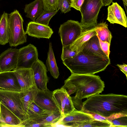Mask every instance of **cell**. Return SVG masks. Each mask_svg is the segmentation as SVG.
<instances>
[{"label": "cell", "mask_w": 127, "mask_h": 127, "mask_svg": "<svg viewBox=\"0 0 127 127\" xmlns=\"http://www.w3.org/2000/svg\"><path fill=\"white\" fill-rule=\"evenodd\" d=\"M81 111L90 114H96L106 118L113 116L127 115V96L113 94H95L83 102Z\"/></svg>", "instance_id": "1"}, {"label": "cell", "mask_w": 127, "mask_h": 127, "mask_svg": "<svg viewBox=\"0 0 127 127\" xmlns=\"http://www.w3.org/2000/svg\"><path fill=\"white\" fill-rule=\"evenodd\" d=\"M70 81L72 88L71 96L73 105L81 111L83 102L82 100L94 95L99 94L105 87L104 82L98 76L94 74H71L66 80Z\"/></svg>", "instance_id": "2"}, {"label": "cell", "mask_w": 127, "mask_h": 127, "mask_svg": "<svg viewBox=\"0 0 127 127\" xmlns=\"http://www.w3.org/2000/svg\"><path fill=\"white\" fill-rule=\"evenodd\" d=\"M63 63L71 74H94L104 71L110 62V59H105L81 51Z\"/></svg>", "instance_id": "3"}, {"label": "cell", "mask_w": 127, "mask_h": 127, "mask_svg": "<svg viewBox=\"0 0 127 127\" xmlns=\"http://www.w3.org/2000/svg\"><path fill=\"white\" fill-rule=\"evenodd\" d=\"M23 20L16 10L8 15L9 36L8 43L11 47H16L27 41L26 34L24 30Z\"/></svg>", "instance_id": "4"}, {"label": "cell", "mask_w": 127, "mask_h": 127, "mask_svg": "<svg viewBox=\"0 0 127 127\" xmlns=\"http://www.w3.org/2000/svg\"><path fill=\"white\" fill-rule=\"evenodd\" d=\"M22 93L0 89V102L22 121L29 119L21 99Z\"/></svg>", "instance_id": "5"}, {"label": "cell", "mask_w": 127, "mask_h": 127, "mask_svg": "<svg viewBox=\"0 0 127 127\" xmlns=\"http://www.w3.org/2000/svg\"><path fill=\"white\" fill-rule=\"evenodd\" d=\"M104 6L102 0H84L80 11L82 16L80 24L85 29L94 27L97 24L98 13Z\"/></svg>", "instance_id": "6"}, {"label": "cell", "mask_w": 127, "mask_h": 127, "mask_svg": "<svg viewBox=\"0 0 127 127\" xmlns=\"http://www.w3.org/2000/svg\"><path fill=\"white\" fill-rule=\"evenodd\" d=\"M83 29L78 21L69 20L61 24L59 30L63 47L71 44Z\"/></svg>", "instance_id": "7"}, {"label": "cell", "mask_w": 127, "mask_h": 127, "mask_svg": "<svg viewBox=\"0 0 127 127\" xmlns=\"http://www.w3.org/2000/svg\"><path fill=\"white\" fill-rule=\"evenodd\" d=\"M38 57L37 49L33 45L30 44L21 48L19 49L17 66L15 69L31 68L38 60Z\"/></svg>", "instance_id": "8"}, {"label": "cell", "mask_w": 127, "mask_h": 127, "mask_svg": "<svg viewBox=\"0 0 127 127\" xmlns=\"http://www.w3.org/2000/svg\"><path fill=\"white\" fill-rule=\"evenodd\" d=\"M34 101L46 112H60L53 97V92L48 88L43 91H38Z\"/></svg>", "instance_id": "9"}, {"label": "cell", "mask_w": 127, "mask_h": 127, "mask_svg": "<svg viewBox=\"0 0 127 127\" xmlns=\"http://www.w3.org/2000/svg\"><path fill=\"white\" fill-rule=\"evenodd\" d=\"M95 120L91 114L76 109L64 116L57 124L65 127H78L83 122Z\"/></svg>", "instance_id": "10"}, {"label": "cell", "mask_w": 127, "mask_h": 127, "mask_svg": "<svg viewBox=\"0 0 127 127\" xmlns=\"http://www.w3.org/2000/svg\"><path fill=\"white\" fill-rule=\"evenodd\" d=\"M54 99L64 116L76 110L71 96L61 88L53 91Z\"/></svg>", "instance_id": "11"}, {"label": "cell", "mask_w": 127, "mask_h": 127, "mask_svg": "<svg viewBox=\"0 0 127 127\" xmlns=\"http://www.w3.org/2000/svg\"><path fill=\"white\" fill-rule=\"evenodd\" d=\"M19 49L9 48L0 55V72L14 70L17 66Z\"/></svg>", "instance_id": "12"}, {"label": "cell", "mask_w": 127, "mask_h": 127, "mask_svg": "<svg viewBox=\"0 0 127 127\" xmlns=\"http://www.w3.org/2000/svg\"><path fill=\"white\" fill-rule=\"evenodd\" d=\"M36 87L38 91L47 89L48 78L47 75V68L43 62L38 59L32 65Z\"/></svg>", "instance_id": "13"}, {"label": "cell", "mask_w": 127, "mask_h": 127, "mask_svg": "<svg viewBox=\"0 0 127 127\" xmlns=\"http://www.w3.org/2000/svg\"><path fill=\"white\" fill-rule=\"evenodd\" d=\"M21 89L23 92L35 86L33 71L31 68H21L13 70Z\"/></svg>", "instance_id": "14"}, {"label": "cell", "mask_w": 127, "mask_h": 127, "mask_svg": "<svg viewBox=\"0 0 127 127\" xmlns=\"http://www.w3.org/2000/svg\"><path fill=\"white\" fill-rule=\"evenodd\" d=\"M107 20L111 24L116 23L127 27V18L124 9L117 2L108 6Z\"/></svg>", "instance_id": "15"}, {"label": "cell", "mask_w": 127, "mask_h": 127, "mask_svg": "<svg viewBox=\"0 0 127 127\" xmlns=\"http://www.w3.org/2000/svg\"><path fill=\"white\" fill-rule=\"evenodd\" d=\"M23 121L0 102V127H22Z\"/></svg>", "instance_id": "16"}, {"label": "cell", "mask_w": 127, "mask_h": 127, "mask_svg": "<svg viewBox=\"0 0 127 127\" xmlns=\"http://www.w3.org/2000/svg\"><path fill=\"white\" fill-rule=\"evenodd\" d=\"M25 32L32 37L49 39L53 33V30L49 26L32 21L28 24Z\"/></svg>", "instance_id": "17"}, {"label": "cell", "mask_w": 127, "mask_h": 127, "mask_svg": "<svg viewBox=\"0 0 127 127\" xmlns=\"http://www.w3.org/2000/svg\"><path fill=\"white\" fill-rule=\"evenodd\" d=\"M0 89L21 92L20 87L13 71L0 72Z\"/></svg>", "instance_id": "18"}, {"label": "cell", "mask_w": 127, "mask_h": 127, "mask_svg": "<svg viewBox=\"0 0 127 127\" xmlns=\"http://www.w3.org/2000/svg\"><path fill=\"white\" fill-rule=\"evenodd\" d=\"M95 55L106 59L108 58L101 48L98 38L95 35L85 42L77 53L80 51Z\"/></svg>", "instance_id": "19"}, {"label": "cell", "mask_w": 127, "mask_h": 127, "mask_svg": "<svg viewBox=\"0 0 127 127\" xmlns=\"http://www.w3.org/2000/svg\"><path fill=\"white\" fill-rule=\"evenodd\" d=\"M43 3L41 0H35L25 5L24 11L26 14V16L33 22L43 11Z\"/></svg>", "instance_id": "20"}, {"label": "cell", "mask_w": 127, "mask_h": 127, "mask_svg": "<svg viewBox=\"0 0 127 127\" xmlns=\"http://www.w3.org/2000/svg\"><path fill=\"white\" fill-rule=\"evenodd\" d=\"M95 27L85 29L79 36L71 45L70 48L77 53L81 46L93 36L96 35Z\"/></svg>", "instance_id": "21"}, {"label": "cell", "mask_w": 127, "mask_h": 127, "mask_svg": "<svg viewBox=\"0 0 127 127\" xmlns=\"http://www.w3.org/2000/svg\"><path fill=\"white\" fill-rule=\"evenodd\" d=\"M8 14L4 12L0 20V44L4 45L8 42L9 30Z\"/></svg>", "instance_id": "22"}, {"label": "cell", "mask_w": 127, "mask_h": 127, "mask_svg": "<svg viewBox=\"0 0 127 127\" xmlns=\"http://www.w3.org/2000/svg\"><path fill=\"white\" fill-rule=\"evenodd\" d=\"M46 64L48 70L50 72L51 75L55 79L58 78L59 75L58 68L57 64L51 42L49 44Z\"/></svg>", "instance_id": "23"}, {"label": "cell", "mask_w": 127, "mask_h": 127, "mask_svg": "<svg viewBox=\"0 0 127 127\" xmlns=\"http://www.w3.org/2000/svg\"><path fill=\"white\" fill-rule=\"evenodd\" d=\"M48 114V113L46 112L29 118L23 121L22 127H50L44 122Z\"/></svg>", "instance_id": "24"}, {"label": "cell", "mask_w": 127, "mask_h": 127, "mask_svg": "<svg viewBox=\"0 0 127 127\" xmlns=\"http://www.w3.org/2000/svg\"><path fill=\"white\" fill-rule=\"evenodd\" d=\"M94 27L96 35L100 39L103 41L107 42L110 44L112 36L106 22H102L97 24Z\"/></svg>", "instance_id": "25"}, {"label": "cell", "mask_w": 127, "mask_h": 127, "mask_svg": "<svg viewBox=\"0 0 127 127\" xmlns=\"http://www.w3.org/2000/svg\"><path fill=\"white\" fill-rule=\"evenodd\" d=\"M38 92V90L36 86H35L25 91L21 92L22 94L21 99L24 110L27 114L29 106L32 102L34 101Z\"/></svg>", "instance_id": "26"}, {"label": "cell", "mask_w": 127, "mask_h": 127, "mask_svg": "<svg viewBox=\"0 0 127 127\" xmlns=\"http://www.w3.org/2000/svg\"><path fill=\"white\" fill-rule=\"evenodd\" d=\"M48 113L44 122L50 127H55V125L64 116L59 111Z\"/></svg>", "instance_id": "27"}, {"label": "cell", "mask_w": 127, "mask_h": 127, "mask_svg": "<svg viewBox=\"0 0 127 127\" xmlns=\"http://www.w3.org/2000/svg\"><path fill=\"white\" fill-rule=\"evenodd\" d=\"M59 9L53 11L43 10L42 13L36 19L37 23L48 26L49 22L51 18L58 12Z\"/></svg>", "instance_id": "28"}, {"label": "cell", "mask_w": 127, "mask_h": 127, "mask_svg": "<svg viewBox=\"0 0 127 127\" xmlns=\"http://www.w3.org/2000/svg\"><path fill=\"white\" fill-rule=\"evenodd\" d=\"M106 119L110 123L111 127H127V115H121L118 117Z\"/></svg>", "instance_id": "29"}, {"label": "cell", "mask_w": 127, "mask_h": 127, "mask_svg": "<svg viewBox=\"0 0 127 127\" xmlns=\"http://www.w3.org/2000/svg\"><path fill=\"white\" fill-rule=\"evenodd\" d=\"M46 112L33 101L29 106L27 113L29 118Z\"/></svg>", "instance_id": "30"}, {"label": "cell", "mask_w": 127, "mask_h": 127, "mask_svg": "<svg viewBox=\"0 0 127 127\" xmlns=\"http://www.w3.org/2000/svg\"><path fill=\"white\" fill-rule=\"evenodd\" d=\"M111 124L109 121H104L95 120L85 122L79 125L78 127H111Z\"/></svg>", "instance_id": "31"}, {"label": "cell", "mask_w": 127, "mask_h": 127, "mask_svg": "<svg viewBox=\"0 0 127 127\" xmlns=\"http://www.w3.org/2000/svg\"><path fill=\"white\" fill-rule=\"evenodd\" d=\"M41 0L43 3L44 10L53 11L58 9L59 0Z\"/></svg>", "instance_id": "32"}, {"label": "cell", "mask_w": 127, "mask_h": 127, "mask_svg": "<svg viewBox=\"0 0 127 127\" xmlns=\"http://www.w3.org/2000/svg\"><path fill=\"white\" fill-rule=\"evenodd\" d=\"M77 54L76 51L72 50L70 48V45L63 47L61 59L63 61L73 58Z\"/></svg>", "instance_id": "33"}, {"label": "cell", "mask_w": 127, "mask_h": 127, "mask_svg": "<svg viewBox=\"0 0 127 127\" xmlns=\"http://www.w3.org/2000/svg\"><path fill=\"white\" fill-rule=\"evenodd\" d=\"M70 0H59L58 5V9L64 13L68 12L71 10Z\"/></svg>", "instance_id": "34"}, {"label": "cell", "mask_w": 127, "mask_h": 127, "mask_svg": "<svg viewBox=\"0 0 127 127\" xmlns=\"http://www.w3.org/2000/svg\"><path fill=\"white\" fill-rule=\"evenodd\" d=\"M96 35L97 36V35ZM97 37L99 40L101 49L107 57L109 58L110 52V44L107 42L102 41L98 36Z\"/></svg>", "instance_id": "35"}, {"label": "cell", "mask_w": 127, "mask_h": 127, "mask_svg": "<svg viewBox=\"0 0 127 127\" xmlns=\"http://www.w3.org/2000/svg\"><path fill=\"white\" fill-rule=\"evenodd\" d=\"M70 0L71 7L80 11L81 7L84 0Z\"/></svg>", "instance_id": "36"}, {"label": "cell", "mask_w": 127, "mask_h": 127, "mask_svg": "<svg viewBox=\"0 0 127 127\" xmlns=\"http://www.w3.org/2000/svg\"><path fill=\"white\" fill-rule=\"evenodd\" d=\"M117 65L119 67L120 70L126 75L127 77V65L124 64H117Z\"/></svg>", "instance_id": "37"}, {"label": "cell", "mask_w": 127, "mask_h": 127, "mask_svg": "<svg viewBox=\"0 0 127 127\" xmlns=\"http://www.w3.org/2000/svg\"><path fill=\"white\" fill-rule=\"evenodd\" d=\"M95 120L104 121H108L105 117L95 114H91Z\"/></svg>", "instance_id": "38"}, {"label": "cell", "mask_w": 127, "mask_h": 127, "mask_svg": "<svg viewBox=\"0 0 127 127\" xmlns=\"http://www.w3.org/2000/svg\"><path fill=\"white\" fill-rule=\"evenodd\" d=\"M104 6L109 5L112 2L113 0H102Z\"/></svg>", "instance_id": "39"}, {"label": "cell", "mask_w": 127, "mask_h": 127, "mask_svg": "<svg viewBox=\"0 0 127 127\" xmlns=\"http://www.w3.org/2000/svg\"><path fill=\"white\" fill-rule=\"evenodd\" d=\"M124 5L125 8L127 12V0H122Z\"/></svg>", "instance_id": "40"}]
</instances>
